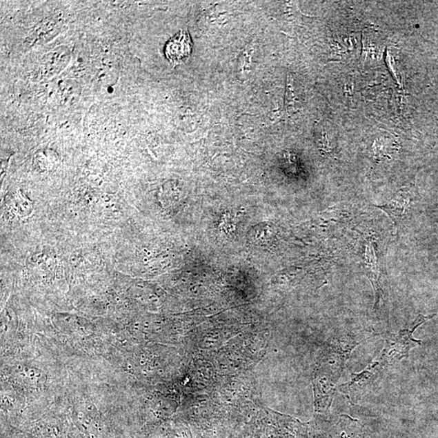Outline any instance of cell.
<instances>
[{
    "instance_id": "1",
    "label": "cell",
    "mask_w": 438,
    "mask_h": 438,
    "mask_svg": "<svg viewBox=\"0 0 438 438\" xmlns=\"http://www.w3.org/2000/svg\"><path fill=\"white\" fill-rule=\"evenodd\" d=\"M359 343L352 335H339L330 341L313 377L316 407L329 410L337 384L352 350Z\"/></svg>"
},
{
    "instance_id": "2",
    "label": "cell",
    "mask_w": 438,
    "mask_h": 438,
    "mask_svg": "<svg viewBox=\"0 0 438 438\" xmlns=\"http://www.w3.org/2000/svg\"><path fill=\"white\" fill-rule=\"evenodd\" d=\"M364 270L375 292V303L373 307V317L378 323L388 327L389 323V286L377 266L375 251L370 243L364 244Z\"/></svg>"
},
{
    "instance_id": "3",
    "label": "cell",
    "mask_w": 438,
    "mask_h": 438,
    "mask_svg": "<svg viewBox=\"0 0 438 438\" xmlns=\"http://www.w3.org/2000/svg\"><path fill=\"white\" fill-rule=\"evenodd\" d=\"M435 316V315L430 316L419 315L408 328L395 334L387 333L385 336L386 344L379 358L381 366H388L408 358L410 350L422 344L421 340L413 338L415 330Z\"/></svg>"
},
{
    "instance_id": "4",
    "label": "cell",
    "mask_w": 438,
    "mask_h": 438,
    "mask_svg": "<svg viewBox=\"0 0 438 438\" xmlns=\"http://www.w3.org/2000/svg\"><path fill=\"white\" fill-rule=\"evenodd\" d=\"M315 438H370L357 419L342 414L329 421H321L316 426Z\"/></svg>"
},
{
    "instance_id": "5",
    "label": "cell",
    "mask_w": 438,
    "mask_h": 438,
    "mask_svg": "<svg viewBox=\"0 0 438 438\" xmlns=\"http://www.w3.org/2000/svg\"><path fill=\"white\" fill-rule=\"evenodd\" d=\"M419 199L416 187L407 186L399 189L385 204L373 206L388 215L396 228L399 230L411 215Z\"/></svg>"
},
{
    "instance_id": "6",
    "label": "cell",
    "mask_w": 438,
    "mask_h": 438,
    "mask_svg": "<svg viewBox=\"0 0 438 438\" xmlns=\"http://www.w3.org/2000/svg\"><path fill=\"white\" fill-rule=\"evenodd\" d=\"M384 368L379 361H372L362 372L352 375L347 384L338 386V390L350 403L356 404L379 379Z\"/></svg>"
},
{
    "instance_id": "7",
    "label": "cell",
    "mask_w": 438,
    "mask_h": 438,
    "mask_svg": "<svg viewBox=\"0 0 438 438\" xmlns=\"http://www.w3.org/2000/svg\"><path fill=\"white\" fill-rule=\"evenodd\" d=\"M192 43L187 31L181 30L170 39L165 47L166 57L170 63L186 62L191 54Z\"/></svg>"
},
{
    "instance_id": "8",
    "label": "cell",
    "mask_w": 438,
    "mask_h": 438,
    "mask_svg": "<svg viewBox=\"0 0 438 438\" xmlns=\"http://www.w3.org/2000/svg\"><path fill=\"white\" fill-rule=\"evenodd\" d=\"M297 97L295 96L292 82L288 77L287 91H286L285 107L288 112H297Z\"/></svg>"
}]
</instances>
